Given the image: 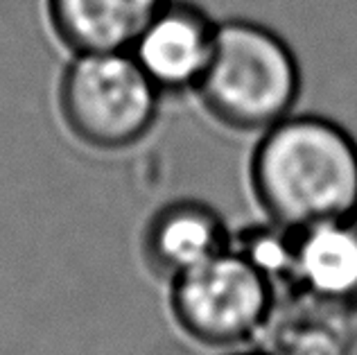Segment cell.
I'll list each match as a JSON object with an SVG mask.
<instances>
[{
    "instance_id": "obj_8",
    "label": "cell",
    "mask_w": 357,
    "mask_h": 355,
    "mask_svg": "<svg viewBox=\"0 0 357 355\" xmlns=\"http://www.w3.org/2000/svg\"><path fill=\"white\" fill-rule=\"evenodd\" d=\"M59 39L82 52H129L167 0H48Z\"/></svg>"
},
{
    "instance_id": "obj_10",
    "label": "cell",
    "mask_w": 357,
    "mask_h": 355,
    "mask_svg": "<svg viewBox=\"0 0 357 355\" xmlns=\"http://www.w3.org/2000/svg\"><path fill=\"white\" fill-rule=\"evenodd\" d=\"M238 254L244 256L258 272L274 285L276 294H292L294 289V260H296V231L280 224L253 227L244 231L238 242Z\"/></svg>"
},
{
    "instance_id": "obj_4",
    "label": "cell",
    "mask_w": 357,
    "mask_h": 355,
    "mask_svg": "<svg viewBox=\"0 0 357 355\" xmlns=\"http://www.w3.org/2000/svg\"><path fill=\"white\" fill-rule=\"evenodd\" d=\"M276 289L236 249L222 251L172 281V310L190 338L236 347L267 324Z\"/></svg>"
},
{
    "instance_id": "obj_6",
    "label": "cell",
    "mask_w": 357,
    "mask_h": 355,
    "mask_svg": "<svg viewBox=\"0 0 357 355\" xmlns=\"http://www.w3.org/2000/svg\"><path fill=\"white\" fill-rule=\"evenodd\" d=\"M294 292L351 315L357 310V218L296 231Z\"/></svg>"
},
{
    "instance_id": "obj_1",
    "label": "cell",
    "mask_w": 357,
    "mask_h": 355,
    "mask_svg": "<svg viewBox=\"0 0 357 355\" xmlns=\"http://www.w3.org/2000/svg\"><path fill=\"white\" fill-rule=\"evenodd\" d=\"M253 188L271 222L303 231L355 218L357 145L333 120L287 116L253 154Z\"/></svg>"
},
{
    "instance_id": "obj_11",
    "label": "cell",
    "mask_w": 357,
    "mask_h": 355,
    "mask_svg": "<svg viewBox=\"0 0 357 355\" xmlns=\"http://www.w3.org/2000/svg\"><path fill=\"white\" fill-rule=\"evenodd\" d=\"M244 355H269V353H265V351H262V353H244Z\"/></svg>"
},
{
    "instance_id": "obj_5",
    "label": "cell",
    "mask_w": 357,
    "mask_h": 355,
    "mask_svg": "<svg viewBox=\"0 0 357 355\" xmlns=\"http://www.w3.org/2000/svg\"><path fill=\"white\" fill-rule=\"evenodd\" d=\"M218 25L190 3H170L145 27L131 57L161 93L199 89L213 59Z\"/></svg>"
},
{
    "instance_id": "obj_9",
    "label": "cell",
    "mask_w": 357,
    "mask_h": 355,
    "mask_svg": "<svg viewBox=\"0 0 357 355\" xmlns=\"http://www.w3.org/2000/svg\"><path fill=\"white\" fill-rule=\"evenodd\" d=\"M260 333L269 355H351L353 349L351 312L296 292L276 299Z\"/></svg>"
},
{
    "instance_id": "obj_7",
    "label": "cell",
    "mask_w": 357,
    "mask_h": 355,
    "mask_svg": "<svg viewBox=\"0 0 357 355\" xmlns=\"http://www.w3.org/2000/svg\"><path fill=\"white\" fill-rule=\"evenodd\" d=\"M145 258L170 281L229 249V233L218 213L197 202L167 204L147 224Z\"/></svg>"
},
{
    "instance_id": "obj_2",
    "label": "cell",
    "mask_w": 357,
    "mask_h": 355,
    "mask_svg": "<svg viewBox=\"0 0 357 355\" xmlns=\"http://www.w3.org/2000/svg\"><path fill=\"white\" fill-rule=\"evenodd\" d=\"M301 89L287 43L247 21L218 25L213 59L199 84L211 114L242 132H267L289 116Z\"/></svg>"
},
{
    "instance_id": "obj_3",
    "label": "cell",
    "mask_w": 357,
    "mask_h": 355,
    "mask_svg": "<svg viewBox=\"0 0 357 355\" xmlns=\"http://www.w3.org/2000/svg\"><path fill=\"white\" fill-rule=\"evenodd\" d=\"M161 91L131 52H82L61 80V111L75 136L100 149H122L152 127Z\"/></svg>"
}]
</instances>
